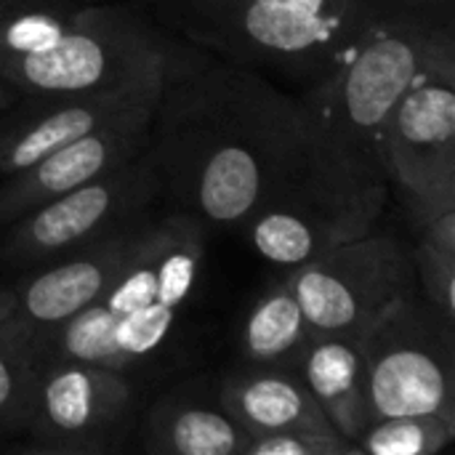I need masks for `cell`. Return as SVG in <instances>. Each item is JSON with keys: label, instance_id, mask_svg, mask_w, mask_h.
I'll list each match as a JSON object with an SVG mask.
<instances>
[{"label": "cell", "instance_id": "17", "mask_svg": "<svg viewBox=\"0 0 455 455\" xmlns=\"http://www.w3.org/2000/svg\"><path fill=\"white\" fill-rule=\"evenodd\" d=\"M312 328L293 293L291 280L264 291L240 328V357L256 368H296Z\"/></svg>", "mask_w": 455, "mask_h": 455}, {"label": "cell", "instance_id": "7", "mask_svg": "<svg viewBox=\"0 0 455 455\" xmlns=\"http://www.w3.org/2000/svg\"><path fill=\"white\" fill-rule=\"evenodd\" d=\"M160 200V184L147 155L128 165L69 189L13 224L0 240V261L8 269H37L109 232L144 219Z\"/></svg>", "mask_w": 455, "mask_h": 455}, {"label": "cell", "instance_id": "14", "mask_svg": "<svg viewBox=\"0 0 455 455\" xmlns=\"http://www.w3.org/2000/svg\"><path fill=\"white\" fill-rule=\"evenodd\" d=\"M219 397L251 437L272 432L339 435L296 368L243 365L224 379Z\"/></svg>", "mask_w": 455, "mask_h": 455}, {"label": "cell", "instance_id": "21", "mask_svg": "<svg viewBox=\"0 0 455 455\" xmlns=\"http://www.w3.org/2000/svg\"><path fill=\"white\" fill-rule=\"evenodd\" d=\"M455 440V413H411L371 421L357 437L360 455H435Z\"/></svg>", "mask_w": 455, "mask_h": 455}, {"label": "cell", "instance_id": "11", "mask_svg": "<svg viewBox=\"0 0 455 455\" xmlns=\"http://www.w3.org/2000/svg\"><path fill=\"white\" fill-rule=\"evenodd\" d=\"M157 96L120 112L96 131L59 147L29 168L5 176L0 184V227H8L32 208L99 176H107L144 155L152 136Z\"/></svg>", "mask_w": 455, "mask_h": 455}, {"label": "cell", "instance_id": "2", "mask_svg": "<svg viewBox=\"0 0 455 455\" xmlns=\"http://www.w3.org/2000/svg\"><path fill=\"white\" fill-rule=\"evenodd\" d=\"M455 61V32L379 19L296 99L309 165L355 189H389L384 136L397 101L435 67Z\"/></svg>", "mask_w": 455, "mask_h": 455}, {"label": "cell", "instance_id": "9", "mask_svg": "<svg viewBox=\"0 0 455 455\" xmlns=\"http://www.w3.org/2000/svg\"><path fill=\"white\" fill-rule=\"evenodd\" d=\"M384 152L387 179L403 189L416 227L455 208V61L427 72L397 101Z\"/></svg>", "mask_w": 455, "mask_h": 455}, {"label": "cell", "instance_id": "5", "mask_svg": "<svg viewBox=\"0 0 455 455\" xmlns=\"http://www.w3.org/2000/svg\"><path fill=\"white\" fill-rule=\"evenodd\" d=\"M371 421L411 413H455L453 325L421 293L389 307L363 333Z\"/></svg>", "mask_w": 455, "mask_h": 455}, {"label": "cell", "instance_id": "8", "mask_svg": "<svg viewBox=\"0 0 455 455\" xmlns=\"http://www.w3.org/2000/svg\"><path fill=\"white\" fill-rule=\"evenodd\" d=\"M389 189H355L312 165L269 195L243 224L251 248L269 264L296 269L336 245L373 232Z\"/></svg>", "mask_w": 455, "mask_h": 455}, {"label": "cell", "instance_id": "18", "mask_svg": "<svg viewBox=\"0 0 455 455\" xmlns=\"http://www.w3.org/2000/svg\"><path fill=\"white\" fill-rule=\"evenodd\" d=\"M51 360V336L13 312L0 323V429H27L35 392L45 363Z\"/></svg>", "mask_w": 455, "mask_h": 455}, {"label": "cell", "instance_id": "20", "mask_svg": "<svg viewBox=\"0 0 455 455\" xmlns=\"http://www.w3.org/2000/svg\"><path fill=\"white\" fill-rule=\"evenodd\" d=\"M413 267L421 299L455 325V208L429 216L419 227Z\"/></svg>", "mask_w": 455, "mask_h": 455}, {"label": "cell", "instance_id": "13", "mask_svg": "<svg viewBox=\"0 0 455 455\" xmlns=\"http://www.w3.org/2000/svg\"><path fill=\"white\" fill-rule=\"evenodd\" d=\"M147 219L149 216L136 219L59 261L37 267L35 277L16 291V312L51 336L61 323L91 307L109 288Z\"/></svg>", "mask_w": 455, "mask_h": 455}, {"label": "cell", "instance_id": "22", "mask_svg": "<svg viewBox=\"0 0 455 455\" xmlns=\"http://www.w3.org/2000/svg\"><path fill=\"white\" fill-rule=\"evenodd\" d=\"M243 455H360V451L339 435L272 432L251 437Z\"/></svg>", "mask_w": 455, "mask_h": 455}, {"label": "cell", "instance_id": "10", "mask_svg": "<svg viewBox=\"0 0 455 455\" xmlns=\"http://www.w3.org/2000/svg\"><path fill=\"white\" fill-rule=\"evenodd\" d=\"M136 389L125 371L48 360L32 405L29 437L40 453H99L125 427Z\"/></svg>", "mask_w": 455, "mask_h": 455}, {"label": "cell", "instance_id": "25", "mask_svg": "<svg viewBox=\"0 0 455 455\" xmlns=\"http://www.w3.org/2000/svg\"><path fill=\"white\" fill-rule=\"evenodd\" d=\"M11 99H13V93H8L5 85H0V120H3V112L11 107Z\"/></svg>", "mask_w": 455, "mask_h": 455}, {"label": "cell", "instance_id": "16", "mask_svg": "<svg viewBox=\"0 0 455 455\" xmlns=\"http://www.w3.org/2000/svg\"><path fill=\"white\" fill-rule=\"evenodd\" d=\"M251 435L235 421L219 392H176L144 421V451L165 455H243Z\"/></svg>", "mask_w": 455, "mask_h": 455}, {"label": "cell", "instance_id": "15", "mask_svg": "<svg viewBox=\"0 0 455 455\" xmlns=\"http://www.w3.org/2000/svg\"><path fill=\"white\" fill-rule=\"evenodd\" d=\"M296 371L331 427L344 440L357 443L371 424L363 336H312Z\"/></svg>", "mask_w": 455, "mask_h": 455}, {"label": "cell", "instance_id": "12", "mask_svg": "<svg viewBox=\"0 0 455 455\" xmlns=\"http://www.w3.org/2000/svg\"><path fill=\"white\" fill-rule=\"evenodd\" d=\"M163 67L165 59L144 75L107 91L40 99L37 109L27 112L0 131V176H13L43 160L45 155L56 152L59 147L96 131L120 112L155 99L160 93Z\"/></svg>", "mask_w": 455, "mask_h": 455}, {"label": "cell", "instance_id": "3", "mask_svg": "<svg viewBox=\"0 0 455 455\" xmlns=\"http://www.w3.org/2000/svg\"><path fill=\"white\" fill-rule=\"evenodd\" d=\"M160 27L232 64L315 83L379 21L365 0H141Z\"/></svg>", "mask_w": 455, "mask_h": 455}, {"label": "cell", "instance_id": "1", "mask_svg": "<svg viewBox=\"0 0 455 455\" xmlns=\"http://www.w3.org/2000/svg\"><path fill=\"white\" fill-rule=\"evenodd\" d=\"M160 200L203 227H243L309 168L301 107L264 72L171 45L152 115Z\"/></svg>", "mask_w": 455, "mask_h": 455}, {"label": "cell", "instance_id": "19", "mask_svg": "<svg viewBox=\"0 0 455 455\" xmlns=\"http://www.w3.org/2000/svg\"><path fill=\"white\" fill-rule=\"evenodd\" d=\"M99 0H0V64L51 48Z\"/></svg>", "mask_w": 455, "mask_h": 455}, {"label": "cell", "instance_id": "24", "mask_svg": "<svg viewBox=\"0 0 455 455\" xmlns=\"http://www.w3.org/2000/svg\"><path fill=\"white\" fill-rule=\"evenodd\" d=\"M16 291H8V288H0V323H5L13 312H16Z\"/></svg>", "mask_w": 455, "mask_h": 455}, {"label": "cell", "instance_id": "23", "mask_svg": "<svg viewBox=\"0 0 455 455\" xmlns=\"http://www.w3.org/2000/svg\"><path fill=\"white\" fill-rule=\"evenodd\" d=\"M379 19H400L453 32L455 0H365Z\"/></svg>", "mask_w": 455, "mask_h": 455}, {"label": "cell", "instance_id": "6", "mask_svg": "<svg viewBox=\"0 0 455 455\" xmlns=\"http://www.w3.org/2000/svg\"><path fill=\"white\" fill-rule=\"evenodd\" d=\"M312 336H363L419 291L413 256L397 237L368 232L288 272Z\"/></svg>", "mask_w": 455, "mask_h": 455}, {"label": "cell", "instance_id": "4", "mask_svg": "<svg viewBox=\"0 0 455 455\" xmlns=\"http://www.w3.org/2000/svg\"><path fill=\"white\" fill-rule=\"evenodd\" d=\"M171 45L133 5L99 0L51 48L0 64V80L35 101L107 91L160 64Z\"/></svg>", "mask_w": 455, "mask_h": 455}]
</instances>
